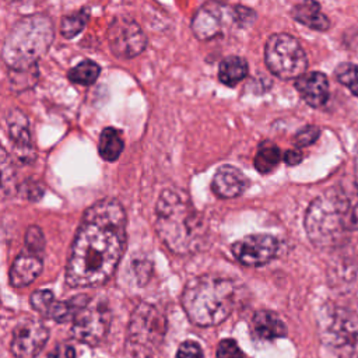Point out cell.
Wrapping results in <instances>:
<instances>
[{"mask_svg":"<svg viewBox=\"0 0 358 358\" xmlns=\"http://www.w3.org/2000/svg\"><path fill=\"white\" fill-rule=\"evenodd\" d=\"M165 331V316L154 305L148 302L137 305L130 317L127 333V345L133 357H150L161 345Z\"/></svg>","mask_w":358,"mask_h":358,"instance_id":"cell-6","label":"cell"},{"mask_svg":"<svg viewBox=\"0 0 358 358\" xmlns=\"http://www.w3.org/2000/svg\"><path fill=\"white\" fill-rule=\"evenodd\" d=\"M334 76L340 84H343L354 95L358 96V66L357 64L343 63L337 66Z\"/></svg>","mask_w":358,"mask_h":358,"instance_id":"cell-26","label":"cell"},{"mask_svg":"<svg viewBox=\"0 0 358 358\" xmlns=\"http://www.w3.org/2000/svg\"><path fill=\"white\" fill-rule=\"evenodd\" d=\"M236 282L231 278L204 274L190 280L182 294V306L194 324L215 326L224 322L235 308Z\"/></svg>","mask_w":358,"mask_h":358,"instance_id":"cell-4","label":"cell"},{"mask_svg":"<svg viewBox=\"0 0 358 358\" xmlns=\"http://www.w3.org/2000/svg\"><path fill=\"white\" fill-rule=\"evenodd\" d=\"M101 73L99 66L92 60H84L80 64L74 66L69 71V80L74 84L80 85H91L96 81L98 76Z\"/></svg>","mask_w":358,"mask_h":358,"instance_id":"cell-24","label":"cell"},{"mask_svg":"<svg viewBox=\"0 0 358 358\" xmlns=\"http://www.w3.org/2000/svg\"><path fill=\"white\" fill-rule=\"evenodd\" d=\"M110 323V310L102 301L88 302L74 317L71 334L76 340L96 345L106 334Z\"/></svg>","mask_w":358,"mask_h":358,"instance_id":"cell-9","label":"cell"},{"mask_svg":"<svg viewBox=\"0 0 358 358\" xmlns=\"http://www.w3.org/2000/svg\"><path fill=\"white\" fill-rule=\"evenodd\" d=\"M280 159H281L280 148L270 141H264L260 144L255 155V168L260 173L266 175V173H270L278 165Z\"/></svg>","mask_w":358,"mask_h":358,"instance_id":"cell-23","label":"cell"},{"mask_svg":"<svg viewBox=\"0 0 358 358\" xmlns=\"http://www.w3.org/2000/svg\"><path fill=\"white\" fill-rule=\"evenodd\" d=\"M248 186V179L245 175L232 165H222L217 169L211 189L221 199H232L238 197L243 193Z\"/></svg>","mask_w":358,"mask_h":358,"instance_id":"cell-15","label":"cell"},{"mask_svg":"<svg viewBox=\"0 0 358 358\" xmlns=\"http://www.w3.org/2000/svg\"><path fill=\"white\" fill-rule=\"evenodd\" d=\"M53 302L55 298L49 289H38L31 295V306L45 316L49 313Z\"/></svg>","mask_w":358,"mask_h":358,"instance_id":"cell-27","label":"cell"},{"mask_svg":"<svg viewBox=\"0 0 358 358\" xmlns=\"http://www.w3.org/2000/svg\"><path fill=\"white\" fill-rule=\"evenodd\" d=\"M48 358H76V351L71 345L59 344L49 352Z\"/></svg>","mask_w":358,"mask_h":358,"instance_id":"cell-32","label":"cell"},{"mask_svg":"<svg viewBox=\"0 0 358 358\" xmlns=\"http://www.w3.org/2000/svg\"><path fill=\"white\" fill-rule=\"evenodd\" d=\"M176 358H203V352L196 341L187 340L179 345L176 351Z\"/></svg>","mask_w":358,"mask_h":358,"instance_id":"cell-31","label":"cell"},{"mask_svg":"<svg viewBox=\"0 0 358 358\" xmlns=\"http://www.w3.org/2000/svg\"><path fill=\"white\" fill-rule=\"evenodd\" d=\"M355 164H357V168H358V150H357V155H355Z\"/></svg>","mask_w":358,"mask_h":358,"instance_id":"cell-34","label":"cell"},{"mask_svg":"<svg viewBox=\"0 0 358 358\" xmlns=\"http://www.w3.org/2000/svg\"><path fill=\"white\" fill-rule=\"evenodd\" d=\"M88 17H90V14H88L87 8H83L80 11L73 13V14L64 15L63 20H62V24H60V34L66 39L74 38L85 27L87 21H88Z\"/></svg>","mask_w":358,"mask_h":358,"instance_id":"cell-25","label":"cell"},{"mask_svg":"<svg viewBox=\"0 0 358 358\" xmlns=\"http://www.w3.org/2000/svg\"><path fill=\"white\" fill-rule=\"evenodd\" d=\"M252 333L259 340H274L287 336V326L278 315L270 310L256 312L252 319Z\"/></svg>","mask_w":358,"mask_h":358,"instance_id":"cell-17","label":"cell"},{"mask_svg":"<svg viewBox=\"0 0 358 358\" xmlns=\"http://www.w3.org/2000/svg\"><path fill=\"white\" fill-rule=\"evenodd\" d=\"M25 243H27L29 252H32L38 256L42 255V252L45 250V238H43V234L39 227L32 225L27 229Z\"/></svg>","mask_w":358,"mask_h":358,"instance_id":"cell-28","label":"cell"},{"mask_svg":"<svg viewBox=\"0 0 358 358\" xmlns=\"http://www.w3.org/2000/svg\"><path fill=\"white\" fill-rule=\"evenodd\" d=\"M126 246V213L112 197L94 203L83 215L66 264L70 287H95L115 273Z\"/></svg>","mask_w":358,"mask_h":358,"instance_id":"cell-1","label":"cell"},{"mask_svg":"<svg viewBox=\"0 0 358 358\" xmlns=\"http://www.w3.org/2000/svg\"><path fill=\"white\" fill-rule=\"evenodd\" d=\"M217 358H242V351L235 340H221L217 348Z\"/></svg>","mask_w":358,"mask_h":358,"instance_id":"cell-29","label":"cell"},{"mask_svg":"<svg viewBox=\"0 0 358 358\" xmlns=\"http://www.w3.org/2000/svg\"><path fill=\"white\" fill-rule=\"evenodd\" d=\"M295 88L302 99L312 108H320L329 99V81L320 71L305 73L296 78Z\"/></svg>","mask_w":358,"mask_h":358,"instance_id":"cell-14","label":"cell"},{"mask_svg":"<svg viewBox=\"0 0 358 358\" xmlns=\"http://www.w3.org/2000/svg\"><path fill=\"white\" fill-rule=\"evenodd\" d=\"M49 331L36 319H27L18 323L13 331L10 350L15 358H35L45 347Z\"/></svg>","mask_w":358,"mask_h":358,"instance_id":"cell-12","label":"cell"},{"mask_svg":"<svg viewBox=\"0 0 358 358\" xmlns=\"http://www.w3.org/2000/svg\"><path fill=\"white\" fill-rule=\"evenodd\" d=\"M7 131L13 150L20 157V159H35V148L31 138L28 119L21 110L11 109L7 113Z\"/></svg>","mask_w":358,"mask_h":358,"instance_id":"cell-13","label":"cell"},{"mask_svg":"<svg viewBox=\"0 0 358 358\" xmlns=\"http://www.w3.org/2000/svg\"><path fill=\"white\" fill-rule=\"evenodd\" d=\"M277 252V239L267 234H252L232 245L235 259L248 267H259L268 263Z\"/></svg>","mask_w":358,"mask_h":358,"instance_id":"cell-11","label":"cell"},{"mask_svg":"<svg viewBox=\"0 0 358 358\" xmlns=\"http://www.w3.org/2000/svg\"><path fill=\"white\" fill-rule=\"evenodd\" d=\"M88 302H90V298L87 295H76L67 301H55L46 316L59 323L74 320L77 313Z\"/></svg>","mask_w":358,"mask_h":358,"instance_id":"cell-20","label":"cell"},{"mask_svg":"<svg viewBox=\"0 0 358 358\" xmlns=\"http://www.w3.org/2000/svg\"><path fill=\"white\" fill-rule=\"evenodd\" d=\"M192 28L200 39H208L220 32V13L214 7H203L193 18Z\"/></svg>","mask_w":358,"mask_h":358,"instance_id":"cell-19","label":"cell"},{"mask_svg":"<svg viewBox=\"0 0 358 358\" xmlns=\"http://www.w3.org/2000/svg\"><path fill=\"white\" fill-rule=\"evenodd\" d=\"M322 337L341 358H358V316L354 312L333 309L322 324Z\"/></svg>","mask_w":358,"mask_h":358,"instance_id":"cell-8","label":"cell"},{"mask_svg":"<svg viewBox=\"0 0 358 358\" xmlns=\"http://www.w3.org/2000/svg\"><path fill=\"white\" fill-rule=\"evenodd\" d=\"M42 271L41 256L27 252L20 253L10 267V284L15 288L27 287L31 284Z\"/></svg>","mask_w":358,"mask_h":358,"instance_id":"cell-16","label":"cell"},{"mask_svg":"<svg viewBox=\"0 0 358 358\" xmlns=\"http://www.w3.org/2000/svg\"><path fill=\"white\" fill-rule=\"evenodd\" d=\"M291 13L294 20L310 29L326 31L330 27L329 18L322 13L320 4L315 0H303L296 4Z\"/></svg>","mask_w":358,"mask_h":358,"instance_id":"cell-18","label":"cell"},{"mask_svg":"<svg viewBox=\"0 0 358 358\" xmlns=\"http://www.w3.org/2000/svg\"><path fill=\"white\" fill-rule=\"evenodd\" d=\"M302 159V154L296 150H288L285 154H284V161L288 164V165H296L299 164Z\"/></svg>","mask_w":358,"mask_h":358,"instance_id":"cell-33","label":"cell"},{"mask_svg":"<svg viewBox=\"0 0 358 358\" xmlns=\"http://www.w3.org/2000/svg\"><path fill=\"white\" fill-rule=\"evenodd\" d=\"M124 143L122 133L115 129V127H105L99 136V143H98V151L99 155L109 162L116 161L122 151H123Z\"/></svg>","mask_w":358,"mask_h":358,"instance_id":"cell-22","label":"cell"},{"mask_svg":"<svg viewBox=\"0 0 358 358\" xmlns=\"http://www.w3.org/2000/svg\"><path fill=\"white\" fill-rule=\"evenodd\" d=\"M248 74V63L241 56L225 57L218 69V78L222 84L232 87L242 81Z\"/></svg>","mask_w":358,"mask_h":358,"instance_id":"cell-21","label":"cell"},{"mask_svg":"<svg viewBox=\"0 0 358 358\" xmlns=\"http://www.w3.org/2000/svg\"><path fill=\"white\" fill-rule=\"evenodd\" d=\"M108 42L115 56L120 59H133L144 50L147 38L134 20L129 17H116L109 25Z\"/></svg>","mask_w":358,"mask_h":358,"instance_id":"cell-10","label":"cell"},{"mask_svg":"<svg viewBox=\"0 0 358 358\" xmlns=\"http://www.w3.org/2000/svg\"><path fill=\"white\" fill-rule=\"evenodd\" d=\"M305 229L312 243L319 248L334 246L344 235L358 231L357 187L333 186L316 197L305 214Z\"/></svg>","mask_w":358,"mask_h":358,"instance_id":"cell-2","label":"cell"},{"mask_svg":"<svg viewBox=\"0 0 358 358\" xmlns=\"http://www.w3.org/2000/svg\"><path fill=\"white\" fill-rule=\"evenodd\" d=\"M155 217L159 239L175 255H192L204 246L206 225L185 192L165 189L157 201Z\"/></svg>","mask_w":358,"mask_h":358,"instance_id":"cell-3","label":"cell"},{"mask_svg":"<svg viewBox=\"0 0 358 358\" xmlns=\"http://www.w3.org/2000/svg\"><path fill=\"white\" fill-rule=\"evenodd\" d=\"M268 70L281 80L299 78L308 67V57L301 43L289 34H273L264 48Z\"/></svg>","mask_w":358,"mask_h":358,"instance_id":"cell-7","label":"cell"},{"mask_svg":"<svg viewBox=\"0 0 358 358\" xmlns=\"http://www.w3.org/2000/svg\"><path fill=\"white\" fill-rule=\"evenodd\" d=\"M52 41L53 25L48 17L41 14L22 17L4 41L3 59L10 71L32 70Z\"/></svg>","mask_w":358,"mask_h":358,"instance_id":"cell-5","label":"cell"},{"mask_svg":"<svg viewBox=\"0 0 358 358\" xmlns=\"http://www.w3.org/2000/svg\"><path fill=\"white\" fill-rule=\"evenodd\" d=\"M319 134H320V130L316 126H306L296 133L294 143L298 147H306L313 144L317 140Z\"/></svg>","mask_w":358,"mask_h":358,"instance_id":"cell-30","label":"cell"}]
</instances>
